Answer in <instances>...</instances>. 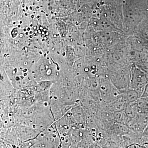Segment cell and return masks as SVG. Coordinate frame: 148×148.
<instances>
[{
    "instance_id": "8",
    "label": "cell",
    "mask_w": 148,
    "mask_h": 148,
    "mask_svg": "<svg viewBox=\"0 0 148 148\" xmlns=\"http://www.w3.org/2000/svg\"><path fill=\"white\" fill-rule=\"evenodd\" d=\"M40 30H43V29L42 27H40Z\"/></svg>"
},
{
    "instance_id": "27",
    "label": "cell",
    "mask_w": 148,
    "mask_h": 148,
    "mask_svg": "<svg viewBox=\"0 0 148 148\" xmlns=\"http://www.w3.org/2000/svg\"><path fill=\"white\" fill-rule=\"evenodd\" d=\"M20 24H21V23H22V21H20Z\"/></svg>"
},
{
    "instance_id": "16",
    "label": "cell",
    "mask_w": 148,
    "mask_h": 148,
    "mask_svg": "<svg viewBox=\"0 0 148 148\" xmlns=\"http://www.w3.org/2000/svg\"><path fill=\"white\" fill-rule=\"evenodd\" d=\"M34 29H36V27H34Z\"/></svg>"
},
{
    "instance_id": "35",
    "label": "cell",
    "mask_w": 148,
    "mask_h": 148,
    "mask_svg": "<svg viewBox=\"0 0 148 148\" xmlns=\"http://www.w3.org/2000/svg\"><path fill=\"white\" fill-rule=\"evenodd\" d=\"M14 24H15V22H14Z\"/></svg>"
},
{
    "instance_id": "22",
    "label": "cell",
    "mask_w": 148,
    "mask_h": 148,
    "mask_svg": "<svg viewBox=\"0 0 148 148\" xmlns=\"http://www.w3.org/2000/svg\"><path fill=\"white\" fill-rule=\"evenodd\" d=\"M52 51H54V48H53L52 49Z\"/></svg>"
},
{
    "instance_id": "31",
    "label": "cell",
    "mask_w": 148,
    "mask_h": 148,
    "mask_svg": "<svg viewBox=\"0 0 148 148\" xmlns=\"http://www.w3.org/2000/svg\"><path fill=\"white\" fill-rule=\"evenodd\" d=\"M39 17V16H38V17H37V18H38Z\"/></svg>"
},
{
    "instance_id": "17",
    "label": "cell",
    "mask_w": 148,
    "mask_h": 148,
    "mask_svg": "<svg viewBox=\"0 0 148 148\" xmlns=\"http://www.w3.org/2000/svg\"><path fill=\"white\" fill-rule=\"evenodd\" d=\"M30 34H32V33H33V32H32H32H30Z\"/></svg>"
},
{
    "instance_id": "33",
    "label": "cell",
    "mask_w": 148,
    "mask_h": 148,
    "mask_svg": "<svg viewBox=\"0 0 148 148\" xmlns=\"http://www.w3.org/2000/svg\"><path fill=\"white\" fill-rule=\"evenodd\" d=\"M44 40L45 39L42 40V41H44Z\"/></svg>"
},
{
    "instance_id": "3",
    "label": "cell",
    "mask_w": 148,
    "mask_h": 148,
    "mask_svg": "<svg viewBox=\"0 0 148 148\" xmlns=\"http://www.w3.org/2000/svg\"><path fill=\"white\" fill-rule=\"evenodd\" d=\"M127 103H133L140 98V95L138 91L131 88H129L126 91L123 92Z\"/></svg>"
},
{
    "instance_id": "26",
    "label": "cell",
    "mask_w": 148,
    "mask_h": 148,
    "mask_svg": "<svg viewBox=\"0 0 148 148\" xmlns=\"http://www.w3.org/2000/svg\"><path fill=\"white\" fill-rule=\"evenodd\" d=\"M40 54H42V53L41 52H40Z\"/></svg>"
},
{
    "instance_id": "5",
    "label": "cell",
    "mask_w": 148,
    "mask_h": 148,
    "mask_svg": "<svg viewBox=\"0 0 148 148\" xmlns=\"http://www.w3.org/2000/svg\"><path fill=\"white\" fill-rule=\"evenodd\" d=\"M142 147V146L138 145V144H134L127 146V147H125L121 148H141Z\"/></svg>"
},
{
    "instance_id": "15",
    "label": "cell",
    "mask_w": 148,
    "mask_h": 148,
    "mask_svg": "<svg viewBox=\"0 0 148 148\" xmlns=\"http://www.w3.org/2000/svg\"><path fill=\"white\" fill-rule=\"evenodd\" d=\"M24 32H26V31H27V30H26V29H24Z\"/></svg>"
},
{
    "instance_id": "13",
    "label": "cell",
    "mask_w": 148,
    "mask_h": 148,
    "mask_svg": "<svg viewBox=\"0 0 148 148\" xmlns=\"http://www.w3.org/2000/svg\"><path fill=\"white\" fill-rule=\"evenodd\" d=\"M36 36V34H34V35H33V36Z\"/></svg>"
},
{
    "instance_id": "6",
    "label": "cell",
    "mask_w": 148,
    "mask_h": 148,
    "mask_svg": "<svg viewBox=\"0 0 148 148\" xmlns=\"http://www.w3.org/2000/svg\"><path fill=\"white\" fill-rule=\"evenodd\" d=\"M142 135L145 138H148V123L147 126H146L145 129L144 130V132H143V134H142Z\"/></svg>"
},
{
    "instance_id": "24",
    "label": "cell",
    "mask_w": 148,
    "mask_h": 148,
    "mask_svg": "<svg viewBox=\"0 0 148 148\" xmlns=\"http://www.w3.org/2000/svg\"><path fill=\"white\" fill-rule=\"evenodd\" d=\"M32 18H34V15H32Z\"/></svg>"
},
{
    "instance_id": "9",
    "label": "cell",
    "mask_w": 148,
    "mask_h": 148,
    "mask_svg": "<svg viewBox=\"0 0 148 148\" xmlns=\"http://www.w3.org/2000/svg\"><path fill=\"white\" fill-rule=\"evenodd\" d=\"M38 32V31H37V30H35L34 31L35 34H36V33H37V32Z\"/></svg>"
},
{
    "instance_id": "32",
    "label": "cell",
    "mask_w": 148,
    "mask_h": 148,
    "mask_svg": "<svg viewBox=\"0 0 148 148\" xmlns=\"http://www.w3.org/2000/svg\"><path fill=\"white\" fill-rule=\"evenodd\" d=\"M26 35H28V33H26Z\"/></svg>"
},
{
    "instance_id": "28",
    "label": "cell",
    "mask_w": 148,
    "mask_h": 148,
    "mask_svg": "<svg viewBox=\"0 0 148 148\" xmlns=\"http://www.w3.org/2000/svg\"><path fill=\"white\" fill-rule=\"evenodd\" d=\"M65 53H63V55H64H64H65Z\"/></svg>"
},
{
    "instance_id": "30",
    "label": "cell",
    "mask_w": 148,
    "mask_h": 148,
    "mask_svg": "<svg viewBox=\"0 0 148 148\" xmlns=\"http://www.w3.org/2000/svg\"><path fill=\"white\" fill-rule=\"evenodd\" d=\"M63 36H64H64H65V35H64V34H63Z\"/></svg>"
},
{
    "instance_id": "12",
    "label": "cell",
    "mask_w": 148,
    "mask_h": 148,
    "mask_svg": "<svg viewBox=\"0 0 148 148\" xmlns=\"http://www.w3.org/2000/svg\"><path fill=\"white\" fill-rule=\"evenodd\" d=\"M42 35L45 34V33L44 32H42Z\"/></svg>"
},
{
    "instance_id": "36",
    "label": "cell",
    "mask_w": 148,
    "mask_h": 148,
    "mask_svg": "<svg viewBox=\"0 0 148 148\" xmlns=\"http://www.w3.org/2000/svg\"><path fill=\"white\" fill-rule=\"evenodd\" d=\"M47 53H49V51H47Z\"/></svg>"
},
{
    "instance_id": "7",
    "label": "cell",
    "mask_w": 148,
    "mask_h": 148,
    "mask_svg": "<svg viewBox=\"0 0 148 148\" xmlns=\"http://www.w3.org/2000/svg\"><path fill=\"white\" fill-rule=\"evenodd\" d=\"M23 34H20V35H19V37H20V38H21V37H23Z\"/></svg>"
},
{
    "instance_id": "2",
    "label": "cell",
    "mask_w": 148,
    "mask_h": 148,
    "mask_svg": "<svg viewBox=\"0 0 148 148\" xmlns=\"http://www.w3.org/2000/svg\"><path fill=\"white\" fill-rule=\"evenodd\" d=\"M134 103L139 114H148V98L140 97Z\"/></svg>"
},
{
    "instance_id": "25",
    "label": "cell",
    "mask_w": 148,
    "mask_h": 148,
    "mask_svg": "<svg viewBox=\"0 0 148 148\" xmlns=\"http://www.w3.org/2000/svg\"><path fill=\"white\" fill-rule=\"evenodd\" d=\"M46 56V53H45V54H44V56Z\"/></svg>"
},
{
    "instance_id": "18",
    "label": "cell",
    "mask_w": 148,
    "mask_h": 148,
    "mask_svg": "<svg viewBox=\"0 0 148 148\" xmlns=\"http://www.w3.org/2000/svg\"><path fill=\"white\" fill-rule=\"evenodd\" d=\"M43 30L44 31H45V32H46V30L45 29H43Z\"/></svg>"
},
{
    "instance_id": "1",
    "label": "cell",
    "mask_w": 148,
    "mask_h": 148,
    "mask_svg": "<svg viewBox=\"0 0 148 148\" xmlns=\"http://www.w3.org/2000/svg\"><path fill=\"white\" fill-rule=\"evenodd\" d=\"M148 84V74L138 67H132L130 88L138 91L141 97Z\"/></svg>"
},
{
    "instance_id": "10",
    "label": "cell",
    "mask_w": 148,
    "mask_h": 148,
    "mask_svg": "<svg viewBox=\"0 0 148 148\" xmlns=\"http://www.w3.org/2000/svg\"><path fill=\"white\" fill-rule=\"evenodd\" d=\"M38 32H39V34H41V33L40 31L39 30H38Z\"/></svg>"
},
{
    "instance_id": "14",
    "label": "cell",
    "mask_w": 148,
    "mask_h": 148,
    "mask_svg": "<svg viewBox=\"0 0 148 148\" xmlns=\"http://www.w3.org/2000/svg\"><path fill=\"white\" fill-rule=\"evenodd\" d=\"M47 39V38H46V37H45V38H44V39L46 40Z\"/></svg>"
},
{
    "instance_id": "34",
    "label": "cell",
    "mask_w": 148,
    "mask_h": 148,
    "mask_svg": "<svg viewBox=\"0 0 148 148\" xmlns=\"http://www.w3.org/2000/svg\"><path fill=\"white\" fill-rule=\"evenodd\" d=\"M56 36H59V34H57V35H56Z\"/></svg>"
},
{
    "instance_id": "4",
    "label": "cell",
    "mask_w": 148,
    "mask_h": 148,
    "mask_svg": "<svg viewBox=\"0 0 148 148\" xmlns=\"http://www.w3.org/2000/svg\"><path fill=\"white\" fill-rule=\"evenodd\" d=\"M141 97L148 98V84L146 86L145 89H144V92Z\"/></svg>"
},
{
    "instance_id": "11",
    "label": "cell",
    "mask_w": 148,
    "mask_h": 148,
    "mask_svg": "<svg viewBox=\"0 0 148 148\" xmlns=\"http://www.w3.org/2000/svg\"><path fill=\"white\" fill-rule=\"evenodd\" d=\"M30 29H30V28H28V29H27V30H28V31H30Z\"/></svg>"
},
{
    "instance_id": "19",
    "label": "cell",
    "mask_w": 148,
    "mask_h": 148,
    "mask_svg": "<svg viewBox=\"0 0 148 148\" xmlns=\"http://www.w3.org/2000/svg\"><path fill=\"white\" fill-rule=\"evenodd\" d=\"M30 37L31 38H32L33 36H30Z\"/></svg>"
},
{
    "instance_id": "21",
    "label": "cell",
    "mask_w": 148,
    "mask_h": 148,
    "mask_svg": "<svg viewBox=\"0 0 148 148\" xmlns=\"http://www.w3.org/2000/svg\"><path fill=\"white\" fill-rule=\"evenodd\" d=\"M25 49V48H23V49H22V50H24Z\"/></svg>"
},
{
    "instance_id": "20",
    "label": "cell",
    "mask_w": 148,
    "mask_h": 148,
    "mask_svg": "<svg viewBox=\"0 0 148 148\" xmlns=\"http://www.w3.org/2000/svg\"><path fill=\"white\" fill-rule=\"evenodd\" d=\"M32 26H33V25H32V24H31V25H30V27H32Z\"/></svg>"
},
{
    "instance_id": "29",
    "label": "cell",
    "mask_w": 148,
    "mask_h": 148,
    "mask_svg": "<svg viewBox=\"0 0 148 148\" xmlns=\"http://www.w3.org/2000/svg\"><path fill=\"white\" fill-rule=\"evenodd\" d=\"M18 27H19H19H20V25H19V26H18Z\"/></svg>"
},
{
    "instance_id": "23",
    "label": "cell",
    "mask_w": 148,
    "mask_h": 148,
    "mask_svg": "<svg viewBox=\"0 0 148 148\" xmlns=\"http://www.w3.org/2000/svg\"><path fill=\"white\" fill-rule=\"evenodd\" d=\"M53 36H54V37H56V35H53Z\"/></svg>"
}]
</instances>
